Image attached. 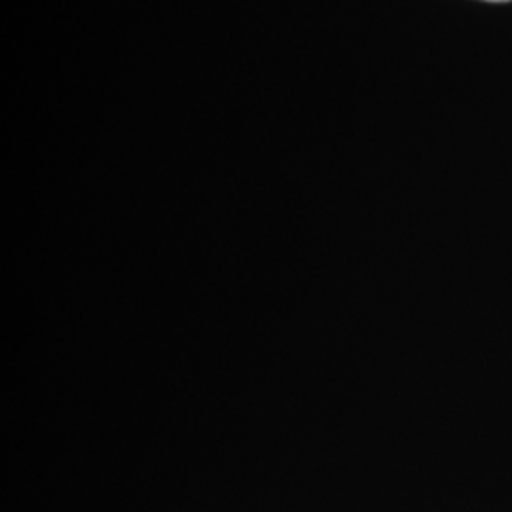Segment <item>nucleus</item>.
I'll use <instances>...</instances> for the list:
<instances>
[{"label": "nucleus", "mask_w": 512, "mask_h": 512, "mask_svg": "<svg viewBox=\"0 0 512 512\" xmlns=\"http://www.w3.org/2000/svg\"><path fill=\"white\" fill-rule=\"evenodd\" d=\"M484 2H511V0H484Z\"/></svg>", "instance_id": "nucleus-1"}]
</instances>
